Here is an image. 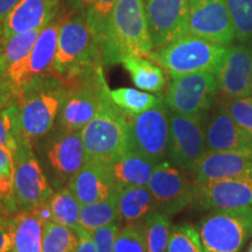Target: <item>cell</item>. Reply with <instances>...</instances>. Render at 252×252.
<instances>
[{
    "mask_svg": "<svg viewBox=\"0 0 252 252\" xmlns=\"http://www.w3.org/2000/svg\"><path fill=\"white\" fill-rule=\"evenodd\" d=\"M48 203L53 213V220L72 229L80 228L81 204L68 186L56 190L49 197Z\"/></svg>",
    "mask_w": 252,
    "mask_h": 252,
    "instance_id": "obj_29",
    "label": "cell"
},
{
    "mask_svg": "<svg viewBox=\"0 0 252 252\" xmlns=\"http://www.w3.org/2000/svg\"><path fill=\"white\" fill-rule=\"evenodd\" d=\"M33 213L39 217V219L42 220L43 223L48 222V220H53V213L52 209H50L48 201L43 202L42 204H40L39 207H36L35 209L33 210Z\"/></svg>",
    "mask_w": 252,
    "mask_h": 252,
    "instance_id": "obj_43",
    "label": "cell"
},
{
    "mask_svg": "<svg viewBox=\"0 0 252 252\" xmlns=\"http://www.w3.org/2000/svg\"><path fill=\"white\" fill-rule=\"evenodd\" d=\"M88 2H89V0H68V8L86 9Z\"/></svg>",
    "mask_w": 252,
    "mask_h": 252,
    "instance_id": "obj_45",
    "label": "cell"
},
{
    "mask_svg": "<svg viewBox=\"0 0 252 252\" xmlns=\"http://www.w3.org/2000/svg\"><path fill=\"white\" fill-rule=\"evenodd\" d=\"M113 252H147L146 228L144 220L126 223L119 229Z\"/></svg>",
    "mask_w": 252,
    "mask_h": 252,
    "instance_id": "obj_34",
    "label": "cell"
},
{
    "mask_svg": "<svg viewBox=\"0 0 252 252\" xmlns=\"http://www.w3.org/2000/svg\"><path fill=\"white\" fill-rule=\"evenodd\" d=\"M62 0H20L2 24L1 39L42 30L61 13Z\"/></svg>",
    "mask_w": 252,
    "mask_h": 252,
    "instance_id": "obj_21",
    "label": "cell"
},
{
    "mask_svg": "<svg viewBox=\"0 0 252 252\" xmlns=\"http://www.w3.org/2000/svg\"><path fill=\"white\" fill-rule=\"evenodd\" d=\"M0 165H13L12 152L2 146H0Z\"/></svg>",
    "mask_w": 252,
    "mask_h": 252,
    "instance_id": "obj_44",
    "label": "cell"
},
{
    "mask_svg": "<svg viewBox=\"0 0 252 252\" xmlns=\"http://www.w3.org/2000/svg\"><path fill=\"white\" fill-rule=\"evenodd\" d=\"M61 23L62 12L42 28L30 54L5 71L0 81L2 86L17 94L21 87L34 78L55 75L54 62Z\"/></svg>",
    "mask_w": 252,
    "mask_h": 252,
    "instance_id": "obj_11",
    "label": "cell"
},
{
    "mask_svg": "<svg viewBox=\"0 0 252 252\" xmlns=\"http://www.w3.org/2000/svg\"><path fill=\"white\" fill-rule=\"evenodd\" d=\"M63 84L64 93L56 124L63 130L81 132L93 121L104 100L110 96L103 67L84 76L63 82Z\"/></svg>",
    "mask_w": 252,
    "mask_h": 252,
    "instance_id": "obj_6",
    "label": "cell"
},
{
    "mask_svg": "<svg viewBox=\"0 0 252 252\" xmlns=\"http://www.w3.org/2000/svg\"><path fill=\"white\" fill-rule=\"evenodd\" d=\"M143 220L146 228L147 252H167L173 228L171 216L160 210H154Z\"/></svg>",
    "mask_w": 252,
    "mask_h": 252,
    "instance_id": "obj_30",
    "label": "cell"
},
{
    "mask_svg": "<svg viewBox=\"0 0 252 252\" xmlns=\"http://www.w3.org/2000/svg\"><path fill=\"white\" fill-rule=\"evenodd\" d=\"M112 102L130 116L143 113L163 102L161 94H152L132 88H119L110 90Z\"/></svg>",
    "mask_w": 252,
    "mask_h": 252,
    "instance_id": "obj_28",
    "label": "cell"
},
{
    "mask_svg": "<svg viewBox=\"0 0 252 252\" xmlns=\"http://www.w3.org/2000/svg\"><path fill=\"white\" fill-rule=\"evenodd\" d=\"M78 243L76 230L48 220L43 224L42 252H72Z\"/></svg>",
    "mask_w": 252,
    "mask_h": 252,
    "instance_id": "obj_31",
    "label": "cell"
},
{
    "mask_svg": "<svg viewBox=\"0 0 252 252\" xmlns=\"http://www.w3.org/2000/svg\"><path fill=\"white\" fill-rule=\"evenodd\" d=\"M194 206L201 210L252 206V179H229L195 184Z\"/></svg>",
    "mask_w": 252,
    "mask_h": 252,
    "instance_id": "obj_20",
    "label": "cell"
},
{
    "mask_svg": "<svg viewBox=\"0 0 252 252\" xmlns=\"http://www.w3.org/2000/svg\"><path fill=\"white\" fill-rule=\"evenodd\" d=\"M12 252H42L43 224L33 212H23L11 217Z\"/></svg>",
    "mask_w": 252,
    "mask_h": 252,
    "instance_id": "obj_25",
    "label": "cell"
},
{
    "mask_svg": "<svg viewBox=\"0 0 252 252\" xmlns=\"http://www.w3.org/2000/svg\"><path fill=\"white\" fill-rule=\"evenodd\" d=\"M245 252H252V242L250 243V245H249V248H248V250L245 251Z\"/></svg>",
    "mask_w": 252,
    "mask_h": 252,
    "instance_id": "obj_47",
    "label": "cell"
},
{
    "mask_svg": "<svg viewBox=\"0 0 252 252\" xmlns=\"http://www.w3.org/2000/svg\"><path fill=\"white\" fill-rule=\"evenodd\" d=\"M11 252H12V251H11Z\"/></svg>",
    "mask_w": 252,
    "mask_h": 252,
    "instance_id": "obj_49",
    "label": "cell"
},
{
    "mask_svg": "<svg viewBox=\"0 0 252 252\" xmlns=\"http://www.w3.org/2000/svg\"><path fill=\"white\" fill-rule=\"evenodd\" d=\"M226 50L228 46L186 34L169 45L153 49L147 58L174 78L198 71L216 74Z\"/></svg>",
    "mask_w": 252,
    "mask_h": 252,
    "instance_id": "obj_5",
    "label": "cell"
},
{
    "mask_svg": "<svg viewBox=\"0 0 252 252\" xmlns=\"http://www.w3.org/2000/svg\"><path fill=\"white\" fill-rule=\"evenodd\" d=\"M20 0H0V37L2 34V24L6 17L11 13V11L17 6Z\"/></svg>",
    "mask_w": 252,
    "mask_h": 252,
    "instance_id": "obj_42",
    "label": "cell"
},
{
    "mask_svg": "<svg viewBox=\"0 0 252 252\" xmlns=\"http://www.w3.org/2000/svg\"><path fill=\"white\" fill-rule=\"evenodd\" d=\"M19 214L13 191V165H0V216Z\"/></svg>",
    "mask_w": 252,
    "mask_h": 252,
    "instance_id": "obj_37",
    "label": "cell"
},
{
    "mask_svg": "<svg viewBox=\"0 0 252 252\" xmlns=\"http://www.w3.org/2000/svg\"><path fill=\"white\" fill-rule=\"evenodd\" d=\"M13 248L11 217L0 216V252H11Z\"/></svg>",
    "mask_w": 252,
    "mask_h": 252,
    "instance_id": "obj_40",
    "label": "cell"
},
{
    "mask_svg": "<svg viewBox=\"0 0 252 252\" xmlns=\"http://www.w3.org/2000/svg\"><path fill=\"white\" fill-rule=\"evenodd\" d=\"M147 187L156 201L157 210L169 216L191 206L196 194L195 182L188 178L184 169L166 160L154 167Z\"/></svg>",
    "mask_w": 252,
    "mask_h": 252,
    "instance_id": "obj_14",
    "label": "cell"
},
{
    "mask_svg": "<svg viewBox=\"0 0 252 252\" xmlns=\"http://www.w3.org/2000/svg\"><path fill=\"white\" fill-rule=\"evenodd\" d=\"M250 96L252 97V84H251V93H250Z\"/></svg>",
    "mask_w": 252,
    "mask_h": 252,
    "instance_id": "obj_48",
    "label": "cell"
},
{
    "mask_svg": "<svg viewBox=\"0 0 252 252\" xmlns=\"http://www.w3.org/2000/svg\"><path fill=\"white\" fill-rule=\"evenodd\" d=\"M196 228L204 252H242L252 238V206L210 210Z\"/></svg>",
    "mask_w": 252,
    "mask_h": 252,
    "instance_id": "obj_7",
    "label": "cell"
},
{
    "mask_svg": "<svg viewBox=\"0 0 252 252\" xmlns=\"http://www.w3.org/2000/svg\"><path fill=\"white\" fill-rule=\"evenodd\" d=\"M207 152H232L252 156V137L239 126L225 104H220L204 123Z\"/></svg>",
    "mask_w": 252,
    "mask_h": 252,
    "instance_id": "obj_17",
    "label": "cell"
},
{
    "mask_svg": "<svg viewBox=\"0 0 252 252\" xmlns=\"http://www.w3.org/2000/svg\"><path fill=\"white\" fill-rule=\"evenodd\" d=\"M67 186L81 206L102 201L117 190L109 167L96 162L84 163Z\"/></svg>",
    "mask_w": 252,
    "mask_h": 252,
    "instance_id": "obj_22",
    "label": "cell"
},
{
    "mask_svg": "<svg viewBox=\"0 0 252 252\" xmlns=\"http://www.w3.org/2000/svg\"><path fill=\"white\" fill-rule=\"evenodd\" d=\"M156 165L146 158L127 151L109 166L117 187L122 186H145L147 187L152 178Z\"/></svg>",
    "mask_w": 252,
    "mask_h": 252,
    "instance_id": "obj_24",
    "label": "cell"
},
{
    "mask_svg": "<svg viewBox=\"0 0 252 252\" xmlns=\"http://www.w3.org/2000/svg\"><path fill=\"white\" fill-rule=\"evenodd\" d=\"M86 162L110 166L128 151L127 113L112 102L104 100L93 121L81 131Z\"/></svg>",
    "mask_w": 252,
    "mask_h": 252,
    "instance_id": "obj_4",
    "label": "cell"
},
{
    "mask_svg": "<svg viewBox=\"0 0 252 252\" xmlns=\"http://www.w3.org/2000/svg\"><path fill=\"white\" fill-rule=\"evenodd\" d=\"M64 84L55 75L36 77L18 90L19 126L30 143L42 139L58 119Z\"/></svg>",
    "mask_w": 252,
    "mask_h": 252,
    "instance_id": "obj_3",
    "label": "cell"
},
{
    "mask_svg": "<svg viewBox=\"0 0 252 252\" xmlns=\"http://www.w3.org/2000/svg\"><path fill=\"white\" fill-rule=\"evenodd\" d=\"M115 220H119L117 190L102 201L81 206L80 224L87 231L91 232Z\"/></svg>",
    "mask_w": 252,
    "mask_h": 252,
    "instance_id": "obj_27",
    "label": "cell"
},
{
    "mask_svg": "<svg viewBox=\"0 0 252 252\" xmlns=\"http://www.w3.org/2000/svg\"><path fill=\"white\" fill-rule=\"evenodd\" d=\"M219 93L226 100L250 96L252 48L247 45L229 47L216 71Z\"/></svg>",
    "mask_w": 252,
    "mask_h": 252,
    "instance_id": "obj_18",
    "label": "cell"
},
{
    "mask_svg": "<svg viewBox=\"0 0 252 252\" xmlns=\"http://www.w3.org/2000/svg\"><path fill=\"white\" fill-rule=\"evenodd\" d=\"M1 41V37H0ZM5 74V65H4V59H2V52H1V43H0V81H1L2 76Z\"/></svg>",
    "mask_w": 252,
    "mask_h": 252,
    "instance_id": "obj_46",
    "label": "cell"
},
{
    "mask_svg": "<svg viewBox=\"0 0 252 252\" xmlns=\"http://www.w3.org/2000/svg\"><path fill=\"white\" fill-rule=\"evenodd\" d=\"M195 184L252 179V156L232 152H206L189 171Z\"/></svg>",
    "mask_w": 252,
    "mask_h": 252,
    "instance_id": "obj_19",
    "label": "cell"
},
{
    "mask_svg": "<svg viewBox=\"0 0 252 252\" xmlns=\"http://www.w3.org/2000/svg\"><path fill=\"white\" fill-rule=\"evenodd\" d=\"M40 144V163L54 190H59L86 163L81 132H72L59 127L45 135Z\"/></svg>",
    "mask_w": 252,
    "mask_h": 252,
    "instance_id": "obj_8",
    "label": "cell"
},
{
    "mask_svg": "<svg viewBox=\"0 0 252 252\" xmlns=\"http://www.w3.org/2000/svg\"><path fill=\"white\" fill-rule=\"evenodd\" d=\"M117 0H89L86 6V17L90 30L99 45L108 28L110 17Z\"/></svg>",
    "mask_w": 252,
    "mask_h": 252,
    "instance_id": "obj_36",
    "label": "cell"
},
{
    "mask_svg": "<svg viewBox=\"0 0 252 252\" xmlns=\"http://www.w3.org/2000/svg\"><path fill=\"white\" fill-rule=\"evenodd\" d=\"M167 252H204L196 226L189 223L173 226Z\"/></svg>",
    "mask_w": 252,
    "mask_h": 252,
    "instance_id": "obj_35",
    "label": "cell"
},
{
    "mask_svg": "<svg viewBox=\"0 0 252 252\" xmlns=\"http://www.w3.org/2000/svg\"><path fill=\"white\" fill-rule=\"evenodd\" d=\"M188 34L229 46L236 37L225 0H189Z\"/></svg>",
    "mask_w": 252,
    "mask_h": 252,
    "instance_id": "obj_16",
    "label": "cell"
},
{
    "mask_svg": "<svg viewBox=\"0 0 252 252\" xmlns=\"http://www.w3.org/2000/svg\"><path fill=\"white\" fill-rule=\"evenodd\" d=\"M41 31L42 30L31 31L27 33L15 34V35L6 37V39H1L0 43H1L5 71L30 54L32 48L35 45Z\"/></svg>",
    "mask_w": 252,
    "mask_h": 252,
    "instance_id": "obj_32",
    "label": "cell"
},
{
    "mask_svg": "<svg viewBox=\"0 0 252 252\" xmlns=\"http://www.w3.org/2000/svg\"><path fill=\"white\" fill-rule=\"evenodd\" d=\"M219 94L216 75L198 71L172 78L165 94L171 112L187 116H206Z\"/></svg>",
    "mask_w": 252,
    "mask_h": 252,
    "instance_id": "obj_12",
    "label": "cell"
},
{
    "mask_svg": "<svg viewBox=\"0 0 252 252\" xmlns=\"http://www.w3.org/2000/svg\"><path fill=\"white\" fill-rule=\"evenodd\" d=\"M104 65L131 56H149L153 50L144 0H117L102 42Z\"/></svg>",
    "mask_w": 252,
    "mask_h": 252,
    "instance_id": "obj_2",
    "label": "cell"
},
{
    "mask_svg": "<svg viewBox=\"0 0 252 252\" xmlns=\"http://www.w3.org/2000/svg\"><path fill=\"white\" fill-rule=\"evenodd\" d=\"M128 151L139 154L154 165L167 159L169 137V110L165 100L135 116L127 115Z\"/></svg>",
    "mask_w": 252,
    "mask_h": 252,
    "instance_id": "obj_10",
    "label": "cell"
},
{
    "mask_svg": "<svg viewBox=\"0 0 252 252\" xmlns=\"http://www.w3.org/2000/svg\"><path fill=\"white\" fill-rule=\"evenodd\" d=\"M134 86L147 93H160L166 84L162 68L146 56H131L122 62Z\"/></svg>",
    "mask_w": 252,
    "mask_h": 252,
    "instance_id": "obj_26",
    "label": "cell"
},
{
    "mask_svg": "<svg viewBox=\"0 0 252 252\" xmlns=\"http://www.w3.org/2000/svg\"><path fill=\"white\" fill-rule=\"evenodd\" d=\"M121 220H115L100 228L94 230L90 234L93 236L97 252H113L117 234L121 229Z\"/></svg>",
    "mask_w": 252,
    "mask_h": 252,
    "instance_id": "obj_39",
    "label": "cell"
},
{
    "mask_svg": "<svg viewBox=\"0 0 252 252\" xmlns=\"http://www.w3.org/2000/svg\"><path fill=\"white\" fill-rule=\"evenodd\" d=\"M206 116H187L169 111V137L167 158L173 165L186 171L207 152L204 123Z\"/></svg>",
    "mask_w": 252,
    "mask_h": 252,
    "instance_id": "obj_13",
    "label": "cell"
},
{
    "mask_svg": "<svg viewBox=\"0 0 252 252\" xmlns=\"http://www.w3.org/2000/svg\"><path fill=\"white\" fill-rule=\"evenodd\" d=\"M235 37L242 45H252V0H225Z\"/></svg>",
    "mask_w": 252,
    "mask_h": 252,
    "instance_id": "obj_33",
    "label": "cell"
},
{
    "mask_svg": "<svg viewBox=\"0 0 252 252\" xmlns=\"http://www.w3.org/2000/svg\"><path fill=\"white\" fill-rule=\"evenodd\" d=\"M153 49L188 34L189 0H144Z\"/></svg>",
    "mask_w": 252,
    "mask_h": 252,
    "instance_id": "obj_15",
    "label": "cell"
},
{
    "mask_svg": "<svg viewBox=\"0 0 252 252\" xmlns=\"http://www.w3.org/2000/svg\"><path fill=\"white\" fill-rule=\"evenodd\" d=\"M62 13L54 74L63 82L84 76L104 65L102 48L88 25L86 9Z\"/></svg>",
    "mask_w": 252,
    "mask_h": 252,
    "instance_id": "obj_1",
    "label": "cell"
},
{
    "mask_svg": "<svg viewBox=\"0 0 252 252\" xmlns=\"http://www.w3.org/2000/svg\"><path fill=\"white\" fill-rule=\"evenodd\" d=\"M225 106L236 123L252 137V97L226 100Z\"/></svg>",
    "mask_w": 252,
    "mask_h": 252,
    "instance_id": "obj_38",
    "label": "cell"
},
{
    "mask_svg": "<svg viewBox=\"0 0 252 252\" xmlns=\"http://www.w3.org/2000/svg\"><path fill=\"white\" fill-rule=\"evenodd\" d=\"M13 157V191L19 213L33 212L54 194L48 179L33 150V144L23 139Z\"/></svg>",
    "mask_w": 252,
    "mask_h": 252,
    "instance_id": "obj_9",
    "label": "cell"
},
{
    "mask_svg": "<svg viewBox=\"0 0 252 252\" xmlns=\"http://www.w3.org/2000/svg\"><path fill=\"white\" fill-rule=\"evenodd\" d=\"M119 220L131 223L143 220L149 214L157 210L156 201L145 186H122L117 187Z\"/></svg>",
    "mask_w": 252,
    "mask_h": 252,
    "instance_id": "obj_23",
    "label": "cell"
},
{
    "mask_svg": "<svg viewBox=\"0 0 252 252\" xmlns=\"http://www.w3.org/2000/svg\"><path fill=\"white\" fill-rule=\"evenodd\" d=\"M75 230H76L78 236V243L72 252H97L96 244H94L90 232L82 228V226Z\"/></svg>",
    "mask_w": 252,
    "mask_h": 252,
    "instance_id": "obj_41",
    "label": "cell"
}]
</instances>
